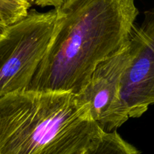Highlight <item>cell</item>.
<instances>
[{
	"mask_svg": "<svg viewBox=\"0 0 154 154\" xmlns=\"http://www.w3.org/2000/svg\"><path fill=\"white\" fill-rule=\"evenodd\" d=\"M56 9L51 43L27 90L78 95L129 40L139 12L135 0H68Z\"/></svg>",
	"mask_w": 154,
	"mask_h": 154,
	"instance_id": "cell-1",
	"label": "cell"
},
{
	"mask_svg": "<svg viewBox=\"0 0 154 154\" xmlns=\"http://www.w3.org/2000/svg\"><path fill=\"white\" fill-rule=\"evenodd\" d=\"M104 132L75 93L26 90L0 97V154H73Z\"/></svg>",
	"mask_w": 154,
	"mask_h": 154,
	"instance_id": "cell-2",
	"label": "cell"
},
{
	"mask_svg": "<svg viewBox=\"0 0 154 154\" xmlns=\"http://www.w3.org/2000/svg\"><path fill=\"white\" fill-rule=\"evenodd\" d=\"M57 19V10H30L0 35V97L26 90L47 52Z\"/></svg>",
	"mask_w": 154,
	"mask_h": 154,
	"instance_id": "cell-3",
	"label": "cell"
},
{
	"mask_svg": "<svg viewBox=\"0 0 154 154\" xmlns=\"http://www.w3.org/2000/svg\"><path fill=\"white\" fill-rule=\"evenodd\" d=\"M142 41L140 26L135 27L129 40L98 64L88 84L78 94L89 105L91 117L105 132L123 125L120 117V90L122 78L138 52Z\"/></svg>",
	"mask_w": 154,
	"mask_h": 154,
	"instance_id": "cell-4",
	"label": "cell"
},
{
	"mask_svg": "<svg viewBox=\"0 0 154 154\" xmlns=\"http://www.w3.org/2000/svg\"><path fill=\"white\" fill-rule=\"evenodd\" d=\"M142 41L138 52L122 78L120 117L122 123L138 118L148 110L154 86V10L145 12L140 26Z\"/></svg>",
	"mask_w": 154,
	"mask_h": 154,
	"instance_id": "cell-5",
	"label": "cell"
},
{
	"mask_svg": "<svg viewBox=\"0 0 154 154\" xmlns=\"http://www.w3.org/2000/svg\"><path fill=\"white\" fill-rule=\"evenodd\" d=\"M84 154H141V152L114 130L104 132L86 149Z\"/></svg>",
	"mask_w": 154,
	"mask_h": 154,
	"instance_id": "cell-6",
	"label": "cell"
},
{
	"mask_svg": "<svg viewBox=\"0 0 154 154\" xmlns=\"http://www.w3.org/2000/svg\"><path fill=\"white\" fill-rule=\"evenodd\" d=\"M34 0H0V22L5 26L25 18Z\"/></svg>",
	"mask_w": 154,
	"mask_h": 154,
	"instance_id": "cell-7",
	"label": "cell"
},
{
	"mask_svg": "<svg viewBox=\"0 0 154 154\" xmlns=\"http://www.w3.org/2000/svg\"><path fill=\"white\" fill-rule=\"evenodd\" d=\"M67 1L68 0H34V3L39 7L51 6L54 8H58Z\"/></svg>",
	"mask_w": 154,
	"mask_h": 154,
	"instance_id": "cell-8",
	"label": "cell"
},
{
	"mask_svg": "<svg viewBox=\"0 0 154 154\" xmlns=\"http://www.w3.org/2000/svg\"><path fill=\"white\" fill-rule=\"evenodd\" d=\"M150 105H153L154 104V86L151 90V93H150Z\"/></svg>",
	"mask_w": 154,
	"mask_h": 154,
	"instance_id": "cell-9",
	"label": "cell"
},
{
	"mask_svg": "<svg viewBox=\"0 0 154 154\" xmlns=\"http://www.w3.org/2000/svg\"><path fill=\"white\" fill-rule=\"evenodd\" d=\"M6 27L7 26H5V25H3V24L0 22V35H1L3 32H4V31L5 30V29H6Z\"/></svg>",
	"mask_w": 154,
	"mask_h": 154,
	"instance_id": "cell-10",
	"label": "cell"
},
{
	"mask_svg": "<svg viewBox=\"0 0 154 154\" xmlns=\"http://www.w3.org/2000/svg\"><path fill=\"white\" fill-rule=\"evenodd\" d=\"M87 149V148H86ZM86 149H84V150H78V151L75 152V153H74L73 154H84L85 153V150Z\"/></svg>",
	"mask_w": 154,
	"mask_h": 154,
	"instance_id": "cell-11",
	"label": "cell"
}]
</instances>
